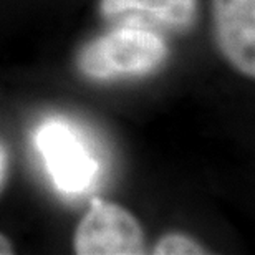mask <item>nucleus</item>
Returning a JSON list of instances; mask_svg holds the SVG:
<instances>
[{
  "label": "nucleus",
  "instance_id": "7",
  "mask_svg": "<svg viewBox=\"0 0 255 255\" xmlns=\"http://www.w3.org/2000/svg\"><path fill=\"white\" fill-rule=\"evenodd\" d=\"M7 151L3 149V146L0 144V186H2V182L5 179V174H7Z\"/></svg>",
  "mask_w": 255,
  "mask_h": 255
},
{
  "label": "nucleus",
  "instance_id": "2",
  "mask_svg": "<svg viewBox=\"0 0 255 255\" xmlns=\"http://www.w3.org/2000/svg\"><path fill=\"white\" fill-rule=\"evenodd\" d=\"M35 147L53 186L65 196H83L98 182L101 164L93 146L75 125L48 118L35 129Z\"/></svg>",
  "mask_w": 255,
  "mask_h": 255
},
{
  "label": "nucleus",
  "instance_id": "8",
  "mask_svg": "<svg viewBox=\"0 0 255 255\" xmlns=\"http://www.w3.org/2000/svg\"><path fill=\"white\" fill-rule=\"evenodd\" d=\"M13 249H12V244H10V241L5 236H2L0 234V255H8L12 254Z\"/></svg>",
  "mask_w": 255,
  "mask_h": 255
},
{
  "label": "nucleus",
  "instance_id": "6",
  "mask_svg": "<svg viewBox=\"0 0 255 255\" xmlns=\"http://www.w3.org/2000/svg\"><path fill=\"white\" fill-rule=\"evenodd\" d=\"M154 254H157V255H187V254H206V251L187 236L169 234V236L162 237L161 241L156 244Z\"/></svg>",
  "mask_w": 255,
  "mask_h": 255
},
{
  "label": "nucleus",
  "instance_id": "5",
  "mask_svg": "<svg viewBox=\"0 0 255 255\" xmlns=\"http://www.w3.org/2000/svg\"><path fill=\"white\" fill-rule=\"evenodd\" d=\"M197 0H101L105 18H123V23L166 30L189 28L196 20Z\"/></svg>",
  "mask_w": 255,
  "mask_h": 255
},
{
  "label": "nucleus",
  "instance_id": "1",
  "mask_svg": "<svg viewBox=\"0 0 255 255\" xmlns=\"http://www.w3.org/2000/svg\"><path fill=\"white\" fill-rule=\"evenodd\" d=\"M167 58V45L159 33L139 25L121 23L81 50L78 68L95 80L139 76L154 71Z\"/></svg>",
  "mask_w": 255,
  "mask_h": 255
},
{
  "label": "nucleus",
  "instance_id": "4",
  "mask_svg": "<svg viewBox=\"0 0 255 255\" xmlns=\"http://www.w3.org/2000/svg\"><path fill=\"white\" fill-rule=\"evenodd\" d=\"M221 52L241 73L255 75V0H214Z\"/></svg>",
  "mask_w": 255,
  "mask_h": 255
},
{
  "label": "nucleus",
  "instance_id": "3",
  "mask_svg": "<svg viewBox=\"0 0 255 255\" xmlns=\"http://www.w3.org/2000/svg\"><path fill=\"white\" fill-rule=\"evenodd\" d=\"M73 247L80 255H137L144 254V236L126 209L93 199L75 232Z\"/></svg>",
  "mask_w": 255,
  "mask_h": 255
}]
</instances>
